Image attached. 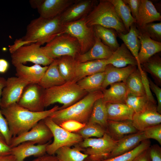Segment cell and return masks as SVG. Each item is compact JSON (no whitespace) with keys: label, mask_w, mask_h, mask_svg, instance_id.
I'll use <instances>...</instances> for the list:
<instances>
[{"label":"cell","mask_w":161,"mask_h":161,"mask_svg":"<svg viewBox=\"0 0 161 161\" xmlns=\"http://www.w3.org/2000/svg\"><path fill=\"white\" fill-rule=\"evenodd\" d=\"M106 103L103 97L96 100L88 123L97 124L106 132L108 119L106 108Z\"/></svg>","instance_id":"cell-31"},{"label":"cell","mask_w":161,"mask_h":161,"mask_svg":"<svg viewBox=\"0 0 161 161\" xmlns=\"http://www.w3.org/2000/svg\"><path fill=\"white\" fill-rule=\"evenodd\" d=\"M76 0H32L30 2L37 9L40 17L52 18L60 16Z\"/></svg>","instance_id":"cell-13"},{"label":"cell","mask_w":161,"mask_h":161,"mask_svg":"<svg viewBox=\"0 0 161 161\" xmlns=\"http://www.w3.org/2000/svg\"><path fill=\"white\" fill-rule=\"evenodd\" d=\"M43 120L50 129L54 138L52 143L47 146L46 152L48 154L54 155L59 148L64 146L75 145L83 140L79 134L65 130L54 122L50 117Z\"/></svg>","instance_id":"cell-9"},{"label":"cell","mask_w":161,"mask_h":161,"mask_svg":"<svg viewBox=\"0 0 161 161\" xmlns=\"http://www.w3.org/2000/svg\"><path fill=\"white\" fill-rule=\"evenodd\" d=\"M0 161H16L14 156L12 154L0 156Z\"/></svg>","instance_id":"cell-54"},{"label":"cell","mask_w":161,"mask_h":161,"mask_svg":"<svg viewBox=\"0 0 161 161\" xmlns=\"http://www.w3.org/2000/svg\"><path fill=\"white\" fill-rule=\"evenodd\" d=\"M148 151L150 161H161V148L159 145H151Z\"/></svg>","instance_id":"cell-46"},{"label":"cell","mask_w":161,"mask_h":161,"mask_svg":"<svg viewBox=\"0 0 161 161\" xmlns=\"http://www.w3.org/2000/svg\"><path fill=\"white\" fill-rule=\"evenodd\" d=\"M141 66L145 72L150 74L157 83L161 84V58L157 53L142 64Z\"/></svg>","instance_id":"cell-38"},{"label":"cell","mask_w":161,"mask_h":161,"mask_svg":"<svg viewBox=\"0 0 161 161\" xmlns=\"http://www.w3.org/2000/svg\"><path fill=\"white\" fill-rule=\"evenodd\" d=\"M148 148L139 155L133 161H150Z\"/></svg>","instance_id":"cell-52"},{"label":"cell","mask_w":161,"mask_h":161,"mask_svg":"<svg viewBox=\"0 0 161 161\" xmlns=\"http://www.w3.org/2000/svg\"><path fill=\"white\" fill-rule=\"evenodd\" d=\"M84 161H94L92 160L89 158L88 157Z\"/></svg>","instance_id":"cell-56"},{"label":"cell","mask_w":161,"mask_h":161,"mask_svg":"<svg viewBox=\"0 0 161 161\" xmlns=\"http://www.w3.org/2000/svg\"><path fill=\"white\" fill-rule=\"evenodd\" d=\"M103 97V93L101 90L88 93L71 106L56 111L50 117L59 125L62 122L69 120L86 124L90 117L95 102Z\"/></svg>","instance_id":"cell-3"},{"label":"cell","mask_w":161,"mask_h":161,"mask_svg":"<svg viewBox=\"0 0 161 161\" xmlns=\"http://www.w3.org/2000/svg\"><path fill=\"white\" fill-rule=\"evenodd\" d=\"M85 18L63 24L61 33L68 34L77 40L80 46V54H83L90 49L95 40L93 26H89L86 24Z\"/></svg>","instance_id":"cell-8"},{"label":"cell","mask_w":161,"mask_h":161,"mask_svg":"<svg viewBox=\"0 0 161 161\" xmlns=\"http://www.w3.org/2000/svg\"><path fill=\"white\" fill-rule=\"evenodd\" d=\"M110 87L102 91L103 98L106 103H125L128 93L123 82L114 83Z\"/></svg>","instance_id":"cell-28"},{"label":"cell","mask_w":161,"mask_h":161,"mask_svg":"<svg viewBox=\"0 0 161 161\" xmlns=\"http://www.w3.org/2000/svg\"><path fill=\"white\" fill-rule=\"evenodd\" d=\"M11 148L3 136L0 133V156L11 154Z\"/></svg>","instance_id":"cell-50"},{"label":"cell","mask_w":161,"mask_h":161,"mask_svg":"<svg viewBox=\"0 0 161 161\" xmlns=\"http://www.w3.org/2000/svg\"><path fill=\"white\" fill-rule=\"evenodd\" d=\"M9 64L8 61L4 59H0V73H5L8 70Z\"/></svg>","instance_id":"cell-53"},{"label":"cell","mask_w":161,"mask_h":161,"mask_svg":"<svg viewBox=\"0 0 161 161\" xmlns=\"http://www.w3.org/2000/svg\"><path fill=\"white\" fill-rule=\"evenodd\" d=\"M89 26L99 25L112 29L118 33L128 32L113 4L109 0H100L85 18Z\"/></svg>","instance_id":"cell-4"},{"label":"cell","mask_w":161,"mask_h":161,"mask_svg":"<svg viewBox=\"0 0 161 161\" xmlns=\"http://www.w3.org/2000/svg\"><path fill=\"white\" fill-rule=\"evenodd\" d=\"M113 52L96 36L95 42L92 47L85 53L78 55L75 59L78 63L97 60L107 59L111 56Z\"/></svg>","instance_id":"cell-20"},{"label":"cell","mask_w":161,"mask_h":161,"mask_svg":"<svg viewBox=\"0 0 161 161\" xmlns=\"http://www.w3.org/2000/svg\"><path fill=\"white\" fill-rule=\"evenodd\" d=\"M56 59L58 69L63 79L66 82L72 81L76 63L75 58L65 56Z\"/></svg>","instance_id":"cell-36"},{"label":"cell","mask_w":161,"mask_h":161,"mask_svg":"<svg viewBox=\"0 0 161 161\" xmlns=\"http://www.w3.org/2000/svg\"><path fill=\"white\" fill-rule=\"evenodd\" d=\"M138 131L133 125L132 120H108L106 132L115 140L118 141L126 135Z\"/></svg>","instance_id":"cell-27"},{"label":"cell","mask_w":161,"mask_h":161,"mask_svg":"<svg viewBox=\"0 0 161 161\" xmlns=\"http://www.w3.org/2000/svg\"><path fill=\"white\" fill-rule=\"evenodd\" d=\"M134 112V113L140 112L153 104L146 95L136 96L128 94L125 103Z\"/></svg>","instance_id":"cell-40"},{"label":"cell","mask_w":161,"mask_h":161,"mask_svg":"<svg viewBox=\"0 0 161 161\" xmlns=\"http://www.w3.org/2000/svg\"><path fill=\"white\" fill-rule=\"evenodd\" d=\"M138 37L140 43L138 60L141 65L151 57L161 51V42L152 40L139 30Z\"/></svg>","instance_id":"cell-24"},{"label":"cell","mask_w":161,"mask_h":161,"mask_svg":"<svg viewBox=\"0 0 161 161\" xmlns=\"http://www.w3.org/2000/svg\"><path fill=\"white\" fill-rule=\"evenodd\" d=\"M14 66L16 68V77L30 84H39L48 67L42 66L37 64L28 66L20 64Z\"/></svg>","instance_id":"cell-21"},{"label":"cell","mask_w":161,"mask_h":161,"mask_svg":"<svg viewBox=\"0 0 161 161\" xmlns=\"http://www.w3.org/2000/svg\"><path fill=\"white\" fill-rule=\"evenodd\" d=\"M41 48L48 57L53 60L65 56L75 58L80 54V46L77 40L66 33L56 36Z\"/></svg>","instance_id":"cell-6"},{"label":"cell","mask_w":161,"mask_h":161,"mask_svg":"<svg viewBox=\"0 0 161 161\" xmlns=\"http://www.w3.org/2000/svg\"><path fill=\"white\" fill-rule=\"evenodd\" d=\"M29 84L17 77L8 78L2 92L0 103L1 108L17 103L24 88Z\"/></svg>","instance_id":"cell-14"},{"label":"cell","mask_w":161,"mask_h":161,"mask_svg":"<svg viewBox=\"0 0 161 161\" xmlns=\"http://www.w3.org/2000/svg\"><path fill=\"white\" fill-rule=\"evenodd\" d=\"M52 137V132L43 119L28 131L13 137L9 145L12 148L28 141L32 142L35 144H43L50 141Z\"/></svg>","instance_id":"cell-11"},{"label":"cell","mask_w":161,"mask_h":161,"mask_svg":"<svg viewBox=\"0 0 161 161\" xmlns=\"http://www.w3.org/2000/svg\"><path fill=\"white\" fill-rule=\"evenodd\" d=\"M145 140L146 139L143 131H139L126 135L117 141L115 147L108 158L114 157L129 151Z\"/></svg>","instance_id":"cell-22"},{"label":"cell","mask_w":161,"mask_h":161,"mask_svg":"<svg viewBox=\"0 0 161 161\" xmlns=\"http://www.w3.org/2000/svg\"><path fill=\"white\" fill-rule=\"evenodd\" d=\"M144 134L146 139L155 140L161 145V124L153 126L145 130Z\"/></svg>","instance_id":"cell-43"},{"label":"cell","mask_w":161,"mask_h":161,"mask_svg":"<svg viewBox=\"0 0 161 161\" xmlns=\"http://www.w3.org/2000/svg\"><path fill=\"white\" fill-rule=\"evenodd\" d=\"M108 120L117 121L132 120L134 114L125 103H106Z\"/></svg>","instance_id":"cell-29"},{"label":"cell","mask_w":161,"mask_h":161,"mask_svg":"<svg viewBox=\"0 0 161 161\" xmlns=\"http://www.w3.org/2000/svg\"><path fill=\"white\" fill-rule=\"evenodd\" d=\"M0 133L4 138L7 143L9 145L12 137L7 121L2 114L0 106Z\"/></svg>","instance_id":"cell-44"},{"label":"cell","mask_w":161,"mask_h":161,"mask_svg":"<svg viewBox=\"0 0 161 161\" xmlns=\"http://www.w3.org/2000/svg\"><path fill=\"white\" fill-rule=\"evenodd\" d=\"M93 27L95 35L105 45L113 51L119 47L120 45L117 39V33L115 30L99 25L94 26Z\"/></svg>","instance_id":"cell-33"},{"label":"cell","mask_w":161,"mask_h":161,"mask_svg":"<svg viewBox=\"0 0 161 161\" xmlns=\"http://www.w3.org/2000/svg\"><path fill=\"white\" fill-rule=\"evenodd\" d=\"M41 45L37 42L19 47L11 54L12 64H24L29 62L44 66L49 65L54 60L49 58L44 53Z\"/></svg>","instance_id":"cell-10"},{"label":"cell","mask_w":161,"mask_h":161,"mask_svg":"<svg viewBox=\"0 0 161 161\" xmlns=\"http://www.w3.org/2000/svg\"><path fill=\"white\" fill-rule=\"evenodd\" d=\"M137 67L129 65L124 67L117 68L111 64L107 65L104 72L105 77L102 91L114 83L121 82L124 83L128 77L137 69Z\"/></svg>","instance_id":"cell-18"},{"label":"cell","mask_w":161,"mask_h":161,"mask_svg":"<svg viewBox=\"0 0 161 161\" xmlns=\"http://www.w3.org/2000/svg\"><path fill=\"white\" fill-rule=\"evenodd\" d=\"M123 0L130 8L132 15L135 19L138 13L140 0Z\"/></svg>","instance_id":"cell-49"},{"label":"cell","mask_w":161,"mask_h":161,"mask_svg":"<svg viewBox=\"0 0 161 161\" xmlns=\"http://www.w3.org/2000/svg\"><path fill=\"white\" fill-rule=\"evenodd\" d=\"M6 80L0 76V103L3 89L6 85Z\"/></svg>","instance_id":"cell-55"},{"label":"cell","mask_w":161,"mask_h":161,"mask_svg":"<svg viewBox=\"0 0 161 161\" xmlns=\"http://www.w3.org/2000/svg\"><path fill=\"white\" fill-rule=\"evenodd\" d=\"M71 147H63L56 151V156L59 161H84L88 157L83 152V149L77 145Z\"/></svg>","instance_id":"cell-32"},{"label":"cell","mask_w":161,"mask_h":161,"mask_svg":"<svg viewBox=\"0 0 161 161\" xmlns=\"http://www.w3.org/2000/svg\"><path fill=\"white\" fill-rule=\"evenodd\" d=\"M156 104H153L144 110L134 113L132 120L135 128L143 131L154 126L160 124L161 114L157 111Z\"/></svg>","instance_id":"cell-16"},{"label":"cell","mask_w":161,"mask_h":161,"mask_svg":"<svg viewBox=\"0 0 161 161\" xmlns=\"http://www.w3.org/2000/svg\"><path fill=\"white\" fill-rule=\"evenodd\" d=\"M109 1L114 6L117 14L128 32L131 25L136 22L135 19L132 15L130 8L123 0Z\"/></svg>","instance_id":"cell-37"},{"label":"cell","mask_w":161,"mask_h":161,"mask_svg":"<svg viewBox=\"0 0 161 161\" xmlns=\"http://www.w3.org/2000/svg\"><path fill=\"white\" fill-rule=\"evenodd\" d=\"M151 145L149 139L145 140L133 149L116 157L108 158L102 161H133L139 155Z\"/></svg>","instance_id":"cell-39"},{"label":"cell","mask_w":161,"mask_h":161,"mask_svg":"<svg viewBox=\"0 0 161 161\" xmlns=\"http://www.w3.org/2000/svg\"><path fill=\"white\" fill-rule=\"evenodd\" d=\"M137 27L140 32L152 40L161 42V22L157 23H151Z\"/></svg>","instance_id":"cell-42"},{"label":"cell","mask_w":161,"mask_h":161,"mask_svg":"<svg viewBox=\"0 0 161 161\" xmlns=\"http://www.w3.org/2000/svg\"><path fill=\"white\" fill-rule=\"evenodd\" d=\"M97 2L95 0H76L60 15L61 23L64 24L86 17Z\"/></svg>","instance_id":"cell-15"},{"label":"cell","mask_w":161,"mask_h":161,"mask_svg":"<svg viewBox=\"0 0 161 161\" xmlns=\"http://www.w3.org/2000/svg\"><path fill=\"white\" fill-rule=\"evenodd\" d=\"M135 20L136 26L140 27L155 21H161V16L151 1L140 0Z\"/></svg>","instance_id":"cell-23"},{"label":"cell","mask_w":161,"mask_h":161,"mask_svg":"<svg viewBox=\"0 0 161 161\" xmlns=\"http://www.w3.org/2000/svg\"><path fill=\"white\" fill-rule=\"evenodd\" d=\"M59 108L58 106L55 105L48 110L33 112L15 103L1 109L2 114L7 121L13 137L28 131L39 121L50 117Z\"/></svg>","instance_id":"cell-1"},{"label":"cell","mask_w":161,"mask_h":161,"mask_svg":"<svg viewBox=\"0 0 161 161\" xmlns=\"http://www.w3.org/2000/svg\"><path fill=\"white\" fill-rule=\"evenodd\" d=\"M60 16L52 18L39 17L32 20L21 39L25 44L38 42L42 45L49 42L61 34L63 24Z\"/></svg>","instance_id":"cell-2"},{"label":"cell","mask_w":161,"mask_h":161,"mask_svg":"<svg viewBox=\"0 0 161 161\" xmlns=\"http://www.w3.org/2000/svg\"><path fill=\"white\" fill-rule=\"evenodd\" d=\"M106 132L105 130L99 125L87 122L83 128L75 133L79 134L83 139L91 137H100Z\"/></svg>","instance_id":"cell-41"},{"label":"cell","mask_w":161,"mask_h":161,"mask_svg":"<svg viewBox=\"0 0 161 161\" xmlns=\"http://www.w3.org/2000/svg\"><path fill=\"white\" fill-rule=\"evenodd\" d=\"M88 93L81 89L77 83L70 81L45 89L43 97L44 107L55 103L63 105L59 109L66 108L75 103Z\"/></svg>","instance_id":"cell-5"},{"label":"cell","mask_w":161,"mask_h":161,"mask_svg":"<svg viewBox=\"0 0 161 161\" xmlns=\"http://www.w3.org/2000/svg\"><path fill=\"white\" fill-rule=\"evenodd\" d=\"M115 140L106 132L101 137L83 139L77 145L83 152L94 161H102L108 158L115 147Z\"/></svg>","instance_id":"cell-7"},{"label":"cell","mask_w":161,"mask_h":161,"mask_svg":"<svg viewBox=\"0 0 161 161\" xmlns=\"http://www.w3.org/2000/svg\"><path fill=\"white\" fill-rule=\"evenodd\" d=\"M140 73L145 89L146 95L151 101L154 103H156V101L151 91L149 80L145 72L143 70Z\"/></svg>","instance_id":"cell-48"},{"label":"cell","mask_w":161,"mask_h":161,"mask_svg":"<svg viewBox=\"0 0 161 161\" xmlns=\"http://www.w3.org/2000/svg\"><path fill=\"white\" fill-rule=\"evenodd\" d=\"M104 77V72H99L86 77L77 83L81 89L88 93L102 91Z\"/></svg>","instance_id":"cell-34"},{"label":"cell","mask_w":161,"mask_h":161,"mask_svg":"<svg viewBox=\"0 0 161 161\" xmlns=\"http://www.w3.org/2000/svg\"><path fill=\"white\" fill-rule=\"evenodd\" d=\"M50 141L44 144L36 145L31 142H26L11 148V154L15 157L16 161H24L29 156L40 157L46 152L47 147Z\"/></svg>","instance_id":"cell-17"},{"label":"cell","mask_w":161,"mask_h":161,"mask_svg":"<svg viewBox=\"0 0 161 161\" xmlns=\"http://www.w3.org/2000/svg\"><path fill=\"white\" fill-rule=\"evenodd\" d=\"M86 124L69 120L62 122L59 126L69 132L75 133L83 128Z\"/></svg>","instance_id":"cell-45"},{"label":"cell","mask_w":161,"mask_h":161,"mask_svg":"<svg viewBox=\"0 0 161 161\" xmlns=\"http://www.w3.org/2000/svg\"><path fill=\"white\" fill-rule=\"evenodd\" d=\"M106 60H97L80 63L76 62L72 82L77 83L87 76L104 72L107 65Z\"/></svg>","instance_id":"cell-19"},{"label":"cell","mask_w":161,"mask_h":161,"mask_svg":"<svg viewBox=\"0 0 161 161\" xmlns=\"http://www.w3.org/2000/svg\"><path fill=\"white\" fill-rule=\"evenodd\" d=\"M66 82L59 73L57 59H55L48 66L38 84L44 89H47Z\"/></svg>","instance_id":"cell-30"},{"label":"cell","mask_w":161,"mask_h":161,"mask_svg":"<svg viewBox=\"0 0 161 161\" xmlns=\"http://www.w3.org/2000/svg\"><path fill=\"white\" fill-rule=\"evenodd\" d=\"M150 89L155 94L157 101V112L161 114V89L157 85L154 83L151 79H149Z\"/></svg>","instance_id":"cell-47"},{"label":"cell","mask_w":161,"mask_h":161,"mask_svg":"<svg viewBox=\"0 0 161 161\" xmlns=\"http://www.w3.org/2000/svg\"><path fill=\"white\" fill-rule=\"evenodd\" d=\"M139 30L135 23L130 26L129 32L126 33H117V36L123 42L127 48L136 59L137 68L141 72L143 69L139 64L138 55L140 47V41L138 37Z\"/></svg>","instance_id":"cell-26"},{"label":"cell","mask_w":161,"mask_h":161,"mask_svg":"<svg viewBox=\"0 0 161 161\" xmlns=\"http://www.w3.org/2000/svg\"><path fill=\"white\" fill-rule=\"evenodd\" d=\"M45 90L38 84H29L24 88L17 103L32 112L43 111L44 108L43 100Z\"/></svg>","instance_id":"cell-12"},{"label":"cell","mask_w":161,"mask_h":161,"mask_svg":"<svg viewBox=\"0 0 161 161\" xmlns=\"http://www.w3.org/2000/svg\"><path fill=\"white\" fill-rule=\"evenodd\" d=\"M107 64L117 68L125 67L131 65L137 66V61L125 44L122 43L106 59Z\"/></svg>","instance_id":"cell-25"},{"label":"cell","mask_w":161,"mask_h":161,"mask_svg":"<svg viewBox=\"0 0 161 161\" xmlns=\"http://www.w3.org/2000/svg\"><path fill=\"white\" fill-rule=\"evenodd\" d=\"M124 83L128 94L136 96L146 95L141 75L137 68L128 77Z\"/></svg>","instance_id":"cell-35"},{"label":"cell","mask_w":161,"mask_h":161,"mask_svg":"<svg viewBox=\"0 0 161 161\" xmlns=\"http://www.w3.org/2000/svg\"><path fill=\"white\" fill-rule=\"evenodd\" d=\"M32 161H59L56 156L54 155H44L38 157Z\"/></svg>","instance_id":"cell-51"}]
</instances>
